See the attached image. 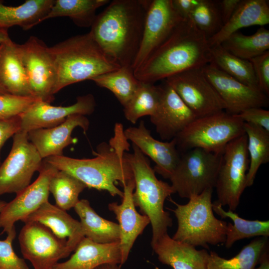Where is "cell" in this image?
Wrapping results in <instances>:
<instances>
[{
	"label": "cell",
	"mask_w": 269,
	"mask_h": 269,
	"mask_svg": "<svg viewBox=\"0 0 269 269\" xmlns=\"http://www.w3.org/2000/svg\"><path fill=\"white\" fill-rule=\"evenodd\" d=\"M86 188V185L82 181L59 170L52 176L48 186L49 193L54 198L55 205L66 211L75 207L79 201L80 194Z\"/></svg>",
	"instance_id": "37"
},
{
	"label": "cell",
	"mask_w": 269,
	"mask_h": 269,
	"mask_svg": "<svg viewBox=\"0 0 269 269\" xmlns=\"http://www.w3.org/2000/svg\"><path fill=\"white\" fill-rule=\"evenodd\" d=\"M121 123L115 124L114 135L108 142H102L93 151L92 158L77 159L63 155L43 159L58 170L74 176L87 187L108 191L113 196H123V191L116 185L123 186L134 179L131 166L125 156L130 144Z\"/></svg>",
	"instance_id": "1"
},
{
	"label": "cell",
	"mask_w": 269,
	"mask_h": 269,
	"mask_svg": "<svg viewBox=\"0 0 269 269\" xmlns=\"http://www.w3.org/2000/svg\"><path fill=\"white\" fill-rule=\"evenodd\" d=\"M269 23V1L241 0L229 20L220 31L208 39L210 47L221 44L232 33L242 28L253 25L263 26Z\"/></svg>",
	"instance_id": "26"
},
{
	"label": "cell",
	"mask_w": 269,
	"mask_h": 269,
	"mask_svg": "<svg viewBox=\"0 0 269 269\" xmlns=\"http://www.w3.org/2000/svg\"><path fill=\"white\" fill-rule=\"evenodd\" d=\"M132 146L133 152H126L125 156L134 175L133 201L135 207H138L150 221L152 244L167 233L168 228L172 226V220L164 210V204L165 199L175 193L171 185L157 179L145 155L135 145Z\"/></svg>",
	"instance_id": "5"
},
{
	"label": "cell",
	"mask_w": 269,
	"mask_h": 269,
	"mask_svg": "<svg viewBox=\"0 0 269 269\" xmlns=\"http://www.w3.org/2000/svg\"><path fill=\"white\" fill-rule=\"evenodd\" d=\"M189 18L208 39L218 33L223 26L216 0H200Z\"/></svg>",
	"instance_id": "38"
},
{
	"label": "cell",
	"mask_w": 269,
	"mask_h": 269,
	"mask_svg": "<svg viewBox=\"0 0 269 269\" xmlns=\"http://www.w3.org/2000/svg\"><path fill=\"white\" fill-rule=\"evenodd\" d=\"M160 86L159 104L150 121L162 139L171 140L197 117L165 81Z\"/></svg>",
	"instance_id": "18"
},
{
	"label": "cell",
	"mask_w": 269,
	"mask_h": 269,
	"mask_svg": "<svg viewBox=\"0 0 269 269\" xmlns=\"http://www.w3.org/2000/svg\"><path fill=\"white\" fill-rule=\"evenodd\" d=\"M18 241L24 259L30 262L34 269H53L61 259L72 252L66 241L37 222L25 223Z\"/></svg>",
	"instance_id": "13"
},
{
	"label": "cell",
	"mask_w": 269,
	"mask_h": 269,
	"mask_svg": "<svg viewBox=\"0 0 269 269\" xmlns=\"http://www.w3.org/2000/svg\"><path fill=\"white\" fill-rule=\"evenodd\" d=\"M171 0L175 10L184 19L189 18L191 12L200 2V0Z\"/></svg>",
	"instance_id": "44"
},
{
	"label": "cell",
	"mask_w": 269,
	"mask_h": 269,
	"mask_svg": "<svg viewBox=\"0 0 269 269\" xmlns=\"http://www.w3.org/2000/svg\"><path fill=\"white\" fill-rule=\"evenodd\" d=\"M106 264L122 266L120 242L99 244L84 237L70 258L58 263L53 269H95Z\"/></svg>",
	"instance_id": "24"
},
{
	"label": "cell",
	"mask_w": 269,
	"mask_h": 269,
	"mask_svg": "<svg viewBox=\"0 0 269 269\" xmlns=\"http://www.w3.org/2000/svg\"><path fill=\"white\" fill-rule=\"evenodd\" d=\"M237 115L244 123L261 127L269 132V111L262 108H251Z\"/></svg>",
	"instance_id": "42"
},
{
	"label": "cell",
	"mask_w": 269,
	"mask_h": 269,
	"mask_svg": "<svg viewBox=\"0 0 269 269\" xmlns=\"http://www.w3.org/2000/svg\"><path fill=\"white\" fill-rule=\"evenodd\" d=\"M57 170L43 159L37 179L6 203L0 212V228L3 229L1 234L8 232L15 227L17 221H22L48 201L49 181Z\"/></svg>",
	"instance_id": "15"
},
{
	"label": "cell",
	"mask_w": 269,
	"mask_h": 269,
	"mask_svg": "<svg viewBox=\"0 0 269 269\" xmlns=\"http://www.w3.org/2000/svg\"><path fill=\"white\" fill-rule=\"evenodd\" d=\"M212 61L208 39L189 18L183 20L168 38L134 71L140 82L154 84Z\"/></svg>",
	"instance_id": "3"
},
{
	"label": "cell",
	"mask_w": 269,
	"mask_h": 269,
	"mask_svg": "<svg viewBox=\"0 0 269 269\" xmlns=\"http://www.w3.org/2000/svg\"><path fill=\"white\" fill-rule=\"evenodd\" d=\"M21 129L20 115L8 119H0V151L6 141Z\"/></svg>",
	"instance_id": "43"
},
{
	"label": "cell",
	"mask_w": 269,
	"mask_h": 269,
	"mask_svg": "<svg viewBox=\"0 0 269 269\" xmlns=\"http://www.w3.org/2000/svg\"><path fill=\"white\" fill-rule=\"evenodd\" d=\"M39 100L31 97H21L9 94L0 95V119L18 116Z\"/></svg>",
	"instance_id": "40"
},
{
	"label": "cell",
	"mask_w": 269,
	"mask_h": 269,
	"mask_svg": "<svg viewBox=\"0 0 269 269\" xmlns=\"http://www.w3.org/2000/svg\"><path fill=\"white\" fill-rule=\"evenodd\" d=\"M268 238L260 237L253 240L229 259L210 251L207 269H254L264 251L269 248Z\"/></svg>",
	"instance_id": "31"
},
{
	"label": "cell",
	"mask_w": 269,
	"mask_h": 269,
	"mask_svg": "<svg viewBox=\"0 0 269 269\" xmlns=\"http://www.w3.org/2000/svg\"><path fill=\"white\" fill-rule=\"evenodd\" d=\"M150 2L114 0L97 14L91 27L90 33L101 49L121 67H132L141 44Z\"/></svg>",
	"instance_id": "2"
},
{
	"label": "cell",
	"mask_w": 269,
	"mask_h": 269,
	"mask_svg": "<svg viewBox=\"0 0 269 269\" xmlns=\"http://www.w3.org/2000/svg\"><path fill=\"white\" fill-rule=\"evenodd\" d=\"M247 136L249 166L247 173L246 187L254 184L261 165L269 161V132L257 126L244 123Z\"/></svg>",
	"instance_id": "35"
},
{
	"label": "cell",
	"mask_w": 269,
	"mask_h": 269,
	"mask_svg": "<svg viewBox=\"0 0 269 269\" xmlns=\"http://www.w3.org/2000/svg\"><path fill=\"white\" fill-rule=\"evenodd\" d=\"M213 210L222 219L229 218L233 224L228 223L225 247L229 249L237 241L254 237L269 236V221L259 220H248L240 217L234 211L224 210L216 201L212 203Z\"/></svg>",
	"instance_id": "29"
},
{
	"label": "cell",
	"mask_w": 269,
	"mask_h": 269,
	"mask_svg": "<svg viewBox=\"0 0 269 269\" xmlns=\"http://www.w3.org/2000/svg\"><path fill=\"white\" fill-rule=\"evenodd\" d=\"M109 0H55L46 19L68 17L78 26L91 27L99 7L108 3Z\"/></svg>",
	"instance_id": "30"
},
{
	"label": "cell",
	"mask_w": 269,
	"mask_h": 269,
	"mask_svg": "<svg viewBox=\"0 0 269 269\" xmlns=\"http://www.w3.org/2000/svg\"><path fill=\"white\" fill-rule=\"evenodd\" d=\"M91 80L98 86L110 91L123 107L131 99L140 82L135 77L132 67L128 66L121 67Z\"/></svg>",
	"instance_id": "33"
},
{
	"label": "cell",
	"mask_w": 269,
	"mask_h": 269,
	"mask_svg": "<svg viewBox=\"0 0 269 269\" xmlns=\"http://www.w3.org/2000/svg\"><path fill=\"white\" fill-rule=\"evenodd\" d=\"M210 52L211 63L219 69L241 83L260 90L253 65L249 60L233 55L221 44L210 47Z\"/></svg>",
	"instance_id": "34"
},
{
	"label": "cell",
	"mask_w": 269,
	"mask_h": 269,
	"mask_svg": "<svg viewBox=\"0 0 269 269\" xmlns=\"http://www.w3.org/2000/svg\"><path fill=\"white\" fill-rule=\"evenodd\" d=\"M202 70L226 104L227 113L238 115L249 108L268 106L267 95L234 79L212 63L204 66Z\"/></svg>",
	"instance_id": "16"
},
{
	"label": "cell",
	"mask_w": 269,
	"mask_h": 269,
	"mask_svg": "<svg viewBox=\"0 0 269 269\" xmlns=\"http://www.w3.org/2000/svg\"><path fill=\"white\" fill-rule=\"evenodd\" d=\"M165 81L197 118L226 109V104L203 73L202 67L177 73Z\"/></svg>",
	"instance_id": "12"
},
{
	"label": "cell",
	"mask_w": 269,
	"mask_h": 269,
	"mask_svg": "<svg viewBox=\"0 0 269 269\" xmlns=\"http://www.w3.org/2000/svg\"><path fill=\"white\" fill-rule=\"evenodd\" d=\"M221 45L233 55L250 60L269 50V30L261 26L251 35L237 31L228 36Z\"/></svg>",
	"instance_id": "32"
},
{
	"label": "cell",
	"mask_w": 269,
	"mask_h": 269,
	"mask_svg": "<svg viewBox=\"0 0 269 269\" xmlns=\"http://www.w3.org/2000/svg\"><path fill=\"white\" fill-rule=\"evenodd\" d=\"M259 263V267L254 269H269V248L266 249L262 254Z\"/></svg>",
	"instance_id": "46"
},
{
	"label": "cell",
	"mask_w": 269,
	"mask_h": 269,
	"mask_svg": "<svg viewBox=\"0 0 269 269\" xmlns=\"http://www.w3.org/2000/svg\"><path fill=\"white\" fill-rule=\"evenodd\" d=\"M22 222H37L44 225L58 238L66 241L72 252L85 237L80 222L49 201L43 204Z\"/></svg>",
	"instance_id": "23"
},
{
	"label": "cell",
	"mask_w": 269,
	"mask_h": 269,
	"mask_svg": "<svg viewBox=\"0 0 269 269\" xmlns=\"http://www.w3.org/2000/svg\"><path fill=\"white\" fill-rule=\"evenodd\" d=\"M240 1L241 0H218V4L223 25L231 18Z\"/></svg>",
	"instance_id": "45"
},
{
	"label": "cell",
	"mask_w": 269,
	"mask_h": 269,
	"mask_svg": "<svg viewBox=\"0 0 269 269\" xmlns=\"http://www.w3.org/2000/svg\"><path fill=\"white\" fill-rule=\"evenodd\" d=\"M89 124V121L85 116L72 115L57 126L28 132V137L42 159L52 156H61L63 155L64 148L75 142L71 136L74 129L79 127L86 134Z\"/></svg>",
	"instance_id": "21"
},
{
	"label": "cell",
	"mask_w": 269,
	"mask_h": 269,
	"mask_svg": "<svg viewBox=\"0 0 269 269\" xmlns=\"http://www.w3.org/2000/svg\"><path fill=\"white\" fill-rule=\"evenodd\" d=\"M12 137L10 151L0 165V196L16 194L28 186L42 163L43 159L29 141L27 133L19 131Z\"/></svg>",
	"instance_id": "10"
},
{
	"label": "cell",
	"mask_w": 269,
	"mask_h": 269,
	"mask_svg": "<svg viewBox=\"0 0 269 269\" xmlns=\"http://www.w3.org/2000/svg\"><path fill=\"white\" fill-rule=\"evenodd\" d=\"M49 50L56 72L54 94L68 85L121 67L103 51L90 32L71 37Z\"/></svg>",
	"instance_id": "4"
},
{
	"label": "cell",
	"mask_w": 269,
	"mask_h": 269,
	"mask_svg": "<svg viewBox=\"0 0 269 269\" xmlns=\"http://www.w3.org/2000/svg\"><path fill=\"white\" fill-rule=\"evenodd\" d=\"M94 96L88 94L77 98L76 102L68 106H54L38 100L20 115V131L28 133L38 129L50 128L63 123L72 115L92 114L96 108Z\"/></svg>",
	"instance_id": "17"
},
{
	"label": "cell",
	"mask_w": 269,
	"mask_h": 269,
	"mask_svg": "<svg viewBox=\"0 0 269 269\" xmlns=\"http://www.w3.org/2000/svg\"><path fill=\"white\" fill-rule=\"evenodd\" d=\"M184 20L174 8L171 0H151L145 15L141 44L132 66L134 71L146 61Z\"/></svg>",
	"instance_id": "14"
},
{
	"label": "cell",
	"mask_w": 269,
	"mask_h": 269,
	"mask_svg": "<svg viewBox=\"0 0 269 269\" xmlns=\"http://www.w3.org/2000/svg\"><path fill=\"white\" fill-rule=\"evenodd\" d=\"M18 47L32 96L51 104L54 99L56 72L49 47L34 36Z\"/></svg>",
	"instance_id": "11"
},
{
	"label": "cell",
	"mask_w": 269,
	"mask_h": 269,
	"mask_svg": "<svg viewBox=\"0 0 269 269\" xmlns=\"http://www.w3.org/2000/svg\"><path fill=\"white\" fill-rule=\"evenodd\" d=\"M124 134L129 141L155 163L154 172L169 179L180 158L175 138L165 142L155 139L143 121L137 127L125 130Z\"/></svg>",
	"instance_id": "19"
},
{
	"label": "cell",
	"mask_w": 269,
	"mask_h": 269,
	"mask_svg": "<svg viewBox=\"0 0 269 269\" xmlns=\"http://www.w3.org/2000/svg\"><path fill=\"white\" fill-rule=\"evenodd\" d=\"M160 96V85L140 82L135 93L124 107L126 119L135 124L142 117L152 116L157 110Z\"/></svg>",
	"instance_id": "36"
},
{
	"label": "cell",
	"mask_w": 269,
	"mask_h": 269,
	"mask_svg": "<svg viewBox=\"0 0 269 269\" xmlns=\"http://www.w3.org/2000/svg\"><path fill=\"white\" fill-rule=\"evenodd\" d=\"M8 37L7 29L0 28V44ZM7 94L8 92L0 85V95Z\"/></svg>",
	"instance_id": "47"
},
{
	"label": "cell",
	"mask_w": 269,
	"mask_h": 269,
	"mask_svg": "<svg viewBox=\"0 0 269 269\" xmlns=\"http://www.w3.org/2000/svg\"><path fill=\"white\" fill-rule=\"evenodd\" d=\"M222 154L199 148L189 149L180 156L169 179L174 193L190 198L215 186Z\"/></svg>",
	"instance_id": "8"
},
{
	"label": "cell",
	"mask_w": 269,
	"mask_h": 269,
	"mask_svg": "<svg viewBox=\"0 0 269 269\" xmlns=\"http://www.w3.org/2000/svg\"><path fill=\"white\" fill-rule=\"evenodd\" d=\"M0 85L9 94L33 97L18 44L9 37L0 44Z\"/></svg>",
	"instance_id": "25"
},
{
	"label": "cell",
	"mask_w": 269,
	"mask_h": 269,
	"mask_svg": "<svg viewBox=\"0 0 269 269\" xmlns=\"http://www.w3.org/2000/svg\"><path fill=\"white\" fill-rule=\"evenodd\" d=\"M123 196L121 204L110 203L109 209L113 212L118 221L120 231V247L122 255V265L128 260L130 251L138 236L142 234L150 223L148 218L140 214L136 210L133 201L135 188L133 179L123 185Z\"/></svg>",
	"instance_id": "20"
},
{
	"label": "cell",
	"mask_w": 269,
	"mask_h": 269,
	"mask_svg": "<svg viewBox=\"0 0 269 269\" xmlns=\"http://www.w3.org/2000/svg\"><path fill=\"white\" fill-rule=\"evenodd\" d=\"M7 202L0 200V212L2 211Z\"/></svg>",
	"instance_id": "49"
},
{
	"label": "cell",
	"mask_w": 269,
	"mask_h": 269,
	"mask_svg": "<svg viewBox=\"0 0 269 269\" xmlns=\"http://www.w3.org/2000/svg\"><path fill=\"white\" fill-rule=\"evenodd\" d=\"M245 134L244 122L223 111L195 119L175 139L181 150L199 148L222 154L229 142Z\"/></svg>",
	"instance_id": "7"
},
{
	"label": "cell",
	"mask_w": 269,
	"mask_h": 269,
	"mask_svg": "<svg viewBox=\"0 0 269 269\" xmlns=\"http://www.w3.org/2000/svg\"><path fill=\"white\" fill-rule=\"evenodd\" d=\"M74 209L80 218L85 237L99 244L120 242L119 224L101 217L88 200H79Z\"/></svg>",
	"instance_id": "28"
},
{
	"label": "cell",
	"mask_w": 269,
	"mask_h": 269,
	"mask_svg": "<svg viewBox=\"0 0 269 269\" xmlns=\"http://www.w3.org/2000/svg\"><path fill=\"white\" fill-rule=\"evenodd\" d=\"M212 189L191 197L187 203L172 210L177 220L175 240L209 249V245L225 243L227 223L215 217L212 208Z\"/></svg>",
	"instance_id": "6"
},
{
	"label": "cell",
	"mask_w": 269,
	"mask_h": 269,
	"mask_svg": "<svg viewBox=\"0 0 269 269\" xmlns=\"http://www.w3.org/2000/svg\"><path fill=\"white\" fill-rule=\"evenodd\" d=\"M16 234L13 227L4 240H0V269H29L24 259L19 258L13 249Z\"/></svg>",
	"instance_id": "39"
},
{
	"label": "cell",
	"mask_w": 269,
	"mask_h": 269,
	"mask_svg": "<svg viewBox=\"0 0 269 269\" xmlns=\"http://www.w3.org/2000/svg\"><path fill=\"white\" fill-rule=\"evenodd\" d=\"M55 0H26L18 6H7L0 0V28L19 26L27 30L44 21Z\"/></svg>",
	"instance_id": "27"
},
{
	"label": "cell",
	"mask_w": 269,
	"mask_h": 269,
	"mask_svg": "<svg viewBox=\"0 0 269 269\" xmlns=\"http://www.w3.org/2000/svg\"><path fill=\"white\" fill-rule=\"evenodd\" d=\"M254 69L260 91L269 94V50L249 60Z\"/></svg>",
	"instance_id": "41"
},
{
	"label": "cell",
	"mask_w": 269,
	"mask_h": 269,
	"mask_svg": "<svg viewBox=\"0 0 269 269\" xmlns=\"http://www.w3.org/2000/svg\"><path fill=\"white\" fill-rule=\"evenodd\" d=\"M121 265L113 264H106L101 265L95 269H121Z\"/></svg>",
	"instance_id": "48"
},
{
	"label": "cell",
	"mask_w": 269,
	"mask_h": 269,
	"mask_svg": "<svg viewBox=\"0 0 269 269\" xmlns=\"http://www.w3.org/2000/svg\"><path fill=\"white\" fill-rule=\"evenodd\" d=\"M158 260L173 269H207L209 253L174 240L166 233L151 244Z\"/></svg>",
	"instance_id": "22"
},
{
	"label": "cell",
	"mask_w": 269,
	"mask_h": 269,
	"mask_svg": "<svg viewBox=\"0 0 269 269\" xmlns=\"http://www.w3.org/2000/svg\"><path fill=\"white\" fill-rule=\"evenodd\" d=\"M246 134L235 138L226 146L222 155L215 187L222 206H228L234 211L246 187L249 156Z\"/></svg>",
	"instance_id": "9"
}]
</instances>
